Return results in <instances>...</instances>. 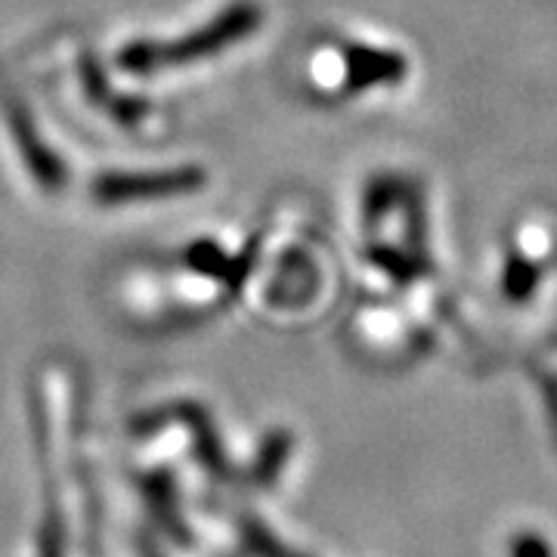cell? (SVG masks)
<instances>
[{"label":"cell","instance_id":"cell-1","mask_svg":"<svg viewBox=\"0 0 557 557\" xmlns=\"http://www.w3.org/2000/svg\"><path fill=\"white\" fill-rule=\"evenodd\" d=\"M263 22V7L258 0H236L220 10L208 25L183 35L180 40H134L119 50V65L131 75H156L168 69H186L196 62L220 57L223 50L251 38Z\"/></svg>","mask_w":557,"mask_h":557},{"label":"cell","instance_id":"cell-6","mask_svg":"<svg viewBox=\"0 0 557 557\" xmlns=\"http://www.w3.org/2000/svg\"><path fill=\"white\" fill-rule=\"evenodd\" d=\"M183 260H186V267H189L193 273H199V276L208 278H220V282L230 278V267H233V258L220 248L218 242L211 239L193 242V245L186 248Z\"/></svg>","mask_w":557,"mask_h":557},{"label":"cell","instance_id":"cell-4","mask_svg":"<svg viewBox=\"0 0 557 557\" xmlns=\"http://www.w3.org/2000/svg\"><path fill=\"white\" fill-rule=\"evenodd\" d=\"M78 72H81V84H84V94H87V100L94 102L100 112L106 115H112V119L124 124V127H137L139 121L146 119V102L134 100V97H119L115 90H112V84L106 78V72L100 69V62L94 60L90 53H84L78 62Z\"/></svg>","mask_w":557,"mask_h":557},{"label":"cell","instance_id":"cell-9","mask_svg":"<svg viewBox=\"0 0 557 557\" xmlns=\"http://www.w3.org/2000/svg\"><path fill=\"white\" fill-rule=\"evenodd\" d=\"M511 557H552V548L545 539L527 533V536H518L511 542Z\"/></svg>","mask_w":557,"mask_h":557},{"label":"cell","instance_id":"cell-8","mask_svg":"<svg viewBox=\"0 0 557 557\" xmlns=\"http://www.w3.org/2000/svg\"><path fill=\"white\" fill-rule=\"evenodd\" d=\"M288 446H292V440L285 437L282 431H276L273 437L263 443V449H260L258 468H255V474H258V480L276 478V471H278V468H282V461H285V456H288Z\"/></svg>","mask_w":557,"mask_h":557},{"label":"cell","instance_id":"cell-2","mask_svg":"<svg viewBox=\"0 0 557 557\" xmlns=\"http://www.w3.org/2000/svg\"><path fill=\"white\" fill-rule=\"evenodd\" d=\"M208 174L196 164L161 168V171H109L90 183V196L106 208L193 196L205 186Z\"/></svg>","mask_w":557,"mask_h":557},{"label":"cell","instance_id":"cell-3","mask_svg":"<svg viewBox=\"0 0 557 557\" xmlns=\"http://www.w3.org/2000/svg\"><path fill=\"white\" fill-rule=\"evenodd\" d=\"M0 106H3V119H7V127H10V137L16 143L22 164L28 168L32 180L38 183L40 193L60 196L65 183H69V171L62 164L60 152L40 134L38 121L32 115L28 102L22 100L10 84H3L0 87Z\"/></svg>","mask_w":557,"mask_h":557},{"label":"cell","instance_id":"cell-7","mask_svg":"<svg viewBox=\"0 0 557 557\" xmlns=\"http://www.w3.org/2000/svg\"><path fill=\"white\" fill-rule=\"evenodd\" d=\"M539 270L533 263H527V258H515L505 263V295L511 300H527L536 288Z\"/></svg>","mask_w":557,"mask_h":557},{"label":"cell","instance_id":"cell-5","mask_svg":"<svg viewBox=\"0 0 557 557\" xmlns=\"http://www.w3.org/2000/svg\"><path fill=\"white\" fill-rule=\"evenodd\" d=\"M344 60H347V87L354 94L366 90V87H375V84H394L406 75L403 57L387 53V50H375V47L350 44L344 50Z\"/></svg>","mask_w":557,"mask_h":557}]
</instances>
